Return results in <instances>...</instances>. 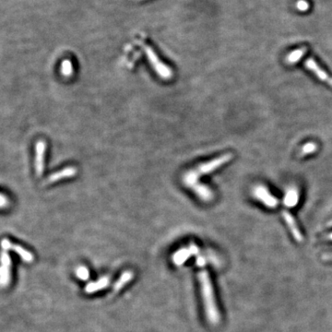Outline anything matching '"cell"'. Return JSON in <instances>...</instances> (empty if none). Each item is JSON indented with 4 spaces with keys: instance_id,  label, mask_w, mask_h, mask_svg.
Instances as JSON below:
<instances>
[{
    "instance_id": "18",
    "label": "cell",
    "mask_w": 332,
    "mask_h": 332,
    "mask_svg": "<svg viewBox=\"0 0 332 332\" xmlns=\"http://www.w3.org/2000/svg\"><path fill=\"white\" fill-rule=\"evenodd\" d=\"M61 73L64 77H71L73 73V66L71 60L66 59L61 64Z\"/></svg>"
},
{
    "instance_id": "4",
    "label": "cell",
    "mask_w": 332,
    "mask_h": 332,
    "mask_svg": "<svg viewBox=\"0 0 332 332\" xmlns=\"http://www.w3.org/2000/svg\"><path fill=\"white\" fill-rule=\"evenodd\" d=\"M232 159H233V154H224V155H222V156H220V157H218L216 159L211 161L209 163H205V164L200 165V166H198L195 169V171L198 173V175L210 173V172L215 171L219 167L224 166V165H225L226 163H228Z\"/></svg>"
},
{
    "instance_id": "9",
    "label": "cell",
    "mask_w": 332,
    "mask_h": 332,
    "mask_svg": "<svg viewBox=\"0 0 332 332\" xmlns=\"http://www.w3.org/2000/svg\"><path fill=\"white\" fill-rule=\"evenodd\" d=\"M76 174H77V169L75 167L69 166V167H66V168L58 171V172H54V173L50 174L44 182V184H45V185L52 184V183L58 182V181L62 180V179L70 178V177H72Z\"/></svg>"
},
{
    "instance_id": "11",
    "label": "cell",
    "mask_w": 332,
    "mask_h": 332,
    "mask_svg": "<svg viewBox=\"0 0 332 332\" xmlns=\"http://www.w3.org/2000/svg\"><path fill=\"white\" fill-rule=\"evenodd\" d=\"M283 218L287 224L288 227L290 228V231L291 233L293 234V237H294V239L297 241V242H302L303 241V236L301 234L300 230L297 226V224L295 223V220L294 218L293 217V215L287 211H283Z\"/></svg>"
},
{
    "instance_id": "12",
    "label": "cell",
    "mask_w": 332,
    "mask_h": 332,
    "mask_svg": "<svg viewBox=\"0 0 332 332\" xmlns=\"http://www.w3.org/2000/svg\"><path fill=\"white\" fill-rule=\"evenodd\" d=\"M109 284L108 277L101 278L99 281L89 282L85 287V293L86 294H93L98 291H101L102 289L107 287Z\"/></svg>"
},
{
    "instance_id": "20",
    "label": "cell",
    "mask_w": 332,
    "mask_h": 332,
    "mask_svg": "<svg viewBox=\"0 0 332 332\" xmlns=\"http://www.w3.org/2000/svg\"><path fill=\"white\" fill-rule=\"evenodd\" d=\"M296 7L297 9H299L300 11H307L309 9V4L306 0H299L296 4Z\"/></svg>"
},
{
    "instance_id": "2",
    "label": "cell",
    "mask_w": 332,
    "mask_h": 332,
    "mask_svg": "<svg viewBox=\"0 0 332 332\" xmlns=\"http://www.w3.org/2000/svg\"><path fill=\"white\" fill-rule=\"evenodd\" d=\"M140 43V42H139ZM144 52L147 55L148 59L150 61L151 65L153 66L154 70L158 73V75L161 78L165 79V80H169L172 77V71L171 69H169L166 65L164 64L160 60V58L157 57V55L155 54V52L152 49L151 46L147 45H144L142 43H140Z\"/></svg>"
},
{
    "instance_id": "5",
    "label": "cell",
    "mask_w": 332,
    "mask_h": 332,
    "mask_svg": "<svg viewBox=\"0 0 332 332\" xmlns=\"http://www.w3.org/2000/svg\"><path fill=\"white\" fill-rule=\"evenodd\" d=\"M254 196L255 198L261 201L263 204L267 206L270 209H274L278 205V199L275 198L268 191V188H266L264 185H257L254 189Z\"/></svg>"
},
{
    "instance_id": "21",
    "label": "cell",
    "mask_w": 332,
    "mask_h": 332,
    "mask_svg": "<svg viewBox=\"0 0 332 332\" xmlns=\"http://www.w3.org/2000/svg\"><path fill=\"white\" fill-rule=\"evenodd\" d=\"M9 205V200L5 195L0 194V209H5Z\"/></svg>"
},
{
    "instance_id": "16",
    "label": "cell",
    "mask_w": 332,
    "mask_h": 332,
    "mask_svg": "<svg viewBox=\"0 0 332 332\" xmlns=\"http://www.w3.org/2000/svg\"><path fill=\"white\" fill-rule=\"evenodd\" d=\"M307 51V46H303V47H301L299 49H296V50L292 52L288 56L287 58H286V61H287L289 64H295V63H297L300 60L301 58H303L306 55Z\"/></svg>"
},
{
    "instance_id": "8",
    "label": "cell",
    "mask_w": 332,
    "mask_h": 332,
    "mask_svg": "<svg viewBox=\"0 0 332 332\" xmlns=\"http://www.w3.org/2000/svg\"><path fill=\"white\" fill-rule=\"evenodd\" d=\"M198 252V249L197 246L191 245L188 248H184L175 252L172 255V262L176 266H181L184 264L191 255H196Z\"/></svg>"
},
{
    "instance_id": "17",
    "label": "cell",
    "mask_w": 332,
    "mask_h": 332,
    "mask_svg": "<svg viewBox=\"0 0 332 332\" xmlns=\"http://www.w3.org/2000/svg\"><path fill=\"white\" fill-rule=\"evenodd\" d=\"M318 151V145L315 142H308L306 145H304L300 153H299V156L300 157H305L308 154H312L316 153Z\"/></svg>"
},
{
    "instance_id": "3",
    "label": "cell",
    "mask_w": 332,
    "mask_h": 332,
    "mask_svg": "<svg viewBox=\"0 0 332 332\" xmlns=\"http://www.w3.org/2000/svg\"><path fill=\"white\" fill-rule=\"evenodd\" d=\"M11 258L6 250H3L0 255V286L6 287L11 279Z\"/></svg>"
},
{
    "instance_id": "10",
    "label": "cell",
    "mask_w": 332,
    "mask_h": 332,
    "mask_svg": "<svg viewBox=\"0 0 332 332\" xmlns=\"http://www.w3.org/2000/svg\"><path fill=\"white\" fill-rule=\"evenodd\" d=\"M306 67H307V70L312 71L314 74L320 79V81H322L324 83H327L328 84H330L331 86H332V78L330 77L327 74V72H325V71H323L320 68L318 63L315 61L314 58L307 59V61H306Z\"/></svg>"
},
{
    "instance_id": "6",
    "label": "cell",
    "mask_w": 332,
    "mask_h": 332,
    "mask_svg": "<svg viewBox=\"0 0 332 332\" xmlns=\"http://www.w3.org/2000/svg\"><path fill=\"white\" fill-rule=\"evenodd\" d=\"M1 247L3 250H12L15 253H17L18 255L21 257V259L23 261L27 262V263H32L33 261V255L30 251L26 250L25 249H23L22 247H20L19 245H17V244H12L8 239H3L1 241Z\"/></svg>"
},
{
    "instance_id": "22",
    "label": "cell",
    "mask_w": 332,
    "mask_h": 332,
    "mask_svg": "<svg viewBox=\"0 0 332 332\" xmlns=\"http://www.w3.org/2000/svg\"><path fill=\"white\" fill-rule=\"evenodd\" d=\"M196 263H197V265H198V267H203L205 265V263H206V260H205L204 257H202V256H198V258H197Z\"/></svg>"
},
{
    "instance_id": "23",
    "label": "cell",
    "mask_w": 332,
    "mask_h": 332,
    "mask_svg": "<svg viewBox=\"0 0 332 332\" xmlns=\"http://www.w3.org/2000/svg\"><path fill=\"white\" fill-rule=\"evenodd\" d=\"M326 238H328V239H332V234H331V235H329V236H328V237H327Z\"/></svg>"
},
{
    "instance_id": "7",
    "label": "cell",
    "mask_w": 332,
    "mask_h": 332,
    "mask_svg": "<svg viewBox=\"0 0 332 332\" xmlns=\"http://www.w3.org/2000/svg\"><path fill=\"white\" fill-rule=\"evenodd\" d=\"M46 143L45 141H39L35 144V172L37 176H41L45 170V155Z\"/></svg>"
},
{
    "instance_id": "24",
    "label": "cell",
    "mask_w": 332,
    "mask_h": 332,
    "mask_svg": "<svg viewBox=\"0 0 332 332\" xmlns=\"http://www.w3.org/2000/svg\"><path fill=\"white\" fill-rule=\"evenodd\" d=\"M328 225H329V226H332V220H331V221H330V223H329V224H328Z\"/></svg>"
},
{
    "instance_id": "13",
    "label": "cell",
    "mask_w": 332,
    "mask_h": 332,
    "mask_svg": "<svg viewBox=\"0 0 332 332\" xmlns=\"http://www.w3.org/2000/svg\"><path fill=\"white\" fill-rule=\"evenodd\" d=\"M192 188L197 194L198 198H201V200H203V201H210V200H211V198H213V193L206 185H201V184L198 183L197 185H194Z\"/></svg>"
},
{
    "instance_id": "15",
    "label": "cell",
    "mask_w": 332,
    "mask_h": 332,
    "mask_svg": "<svg viewBox=\"0 0 332 332\" xmlns=\"http://www.w3.org/2000/svg\"><path fill=\"white\" fill-rule=\"evenodd\" d=\"M299 201V193L295 188H291L288 190L285 198H284V205L289 208H293L296 206Z\"/></svg>"
},
{
    "instance_id": "1",
    "label": "cell",
    "mask_w": 332,
    "mask_h": 332,
    "mask_svg": "<svg viewBox=\"0 0 332 332\" xmlns=\"http://www.w3.org/2000/svg\"><path fill=\"white\" fill-rule=\"evenodd\" d=\"M198 279L201 286V293L204 301L205 310L208 320H210L212 324H216L220 320V315L218 311L216 302L214 298L213 288L211 284V279L209 273L206 269H202L198 273Z\"/></svg>"
},
{
    "instance_id": "14",
    "label": "cell",
    "mask_w": 332,
    "mask_h": 332,
    "mask_svg": "<svg viewBox=\"0 0 332 332\" xmlns=\"http://www.w3.org/2000/svg\"><path fill=\"white\" fill-rule=\"evenodd\" d=\"M134 277V274L131 270H127L125 272L122 273L120 278L118 279V281H116L114 285V292L115 293H118L122 288L124 287L127 283L131 281V279Z\"/></svg>"
},
{
    "instance_id": "19",
    "label": "cell",
    "mask_w": 332,
    "mask_h": 332,
    "mask_svg": "<svg viewBox=\"0 0 332 332\" xmlns=\"http://www.w3.org/2000/svg\"><path fill=\"white\" fill-rule=\"evenodd\" d=\"M76 275H77L78 278L83 280V281H86L88 280L89 277V269L84 267V266H81L77 268L76 270Z\"/></svg>"
}]
</instances>
